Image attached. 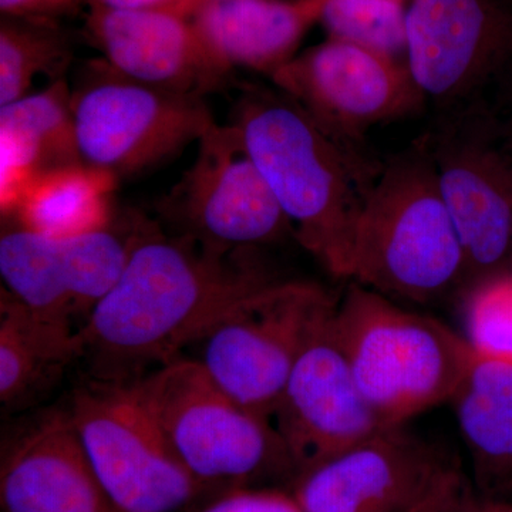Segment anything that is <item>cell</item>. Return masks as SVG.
I'll use <instances>...</instances> for the list:
<instances>
[{
  "instance_id": "1",
  "label": "cell",
  "mask_w": 512,
  "mask_h": 512,
  "mask_svg": "<svg viewBox=\"0 0 512 512\" xmlns=\"http://www.w3.org/2000/svg\"><path fill=\"white\" fill-rule=\"evenodd\" d=\"M254 251H224L184 235L133 239L119 281L79 329L84 355L106 370L177 359L239 302L278 279Z\"/></svg>"
},
{
  "instance_id": "2",
  "label": "cell",
  "mask_w": 512,
  "mask_h": 512,
  "mask_svg": "<svg viewBox=\"0 0 512 512\" xmlns=\"http://www.w3.org/2000/svg\"><path fill=\"white\" fill-rule=\"evenodd\" d=\"M232 124L293 237L330 275L346 281L353 227L377 175L276 87H244Z\"/></svg>"
},
{
  "instance_id": "3",
  "label": "cell",
  "mask_w": 512,
  "mask_h": 512,
  "mask_svg": "<svg viewBox=\"0 0 512 512\" xmlns=\"http://www.w3.org/2000/svg\"><path fill=\"white\" fill-rule=\"evenodd\" d=\"M466 274L433 150L420 144L393 158L367 190L350 239L346 281L427 303Z\"/></svg>"
},
{
  "instance_id": "4",
  "label": "cell",
  "mask_w": 512,
  "mask_h": 512,
  "mask_svg": "<svg viewBox=\"0 0 512 512\" xmlns=\"http://www.w3.org/2000/svg\"><path fill=\"white\" fill-rule=\"evenodd\" d=\"M335 329L360 392L384 426L451 402L474 357L464 336L349 282Z\"/></svg>"
},
{
  "instance_id": "5",
  "label": "cell",
  "mask_w": 512,
  "mask_h": 512,
  "mask_svg": "<svg viewBox=\"0 0 512 512\" xmlns=\"http://www.w3.org/2000/svg\"><path fill=\"white\" fill-rule=\"evenodd\" d=\"M133 386L175 456L204 490L238 488L293 468L272 421L232 399L192 357H177Z\"/></svg>"
},
{
  "instance_id": "6",
  "label": "cell",
  "mask_w": 512,
  "mask_h": 512,
  "mask_svg": "<svg viewBox=\"0 0 512 512\" xmlns=\"http://www.w3.org/2000/svg\"><path fill=\"white\" fill-rule=\"evenodd\" d=\"M339 296L308 281L275 279L251 293L192 348V357L239 404L271 420L296 360Z\"/></svg>"
},
{
  "instance_id": "7",
  "label": "cell",
  "mask_w": 512,
  "mask_h": 512,
  "mask_svg": "<svg viewBox=\"0 0 512 512\" xmlns=\"http://www.w3.org/2000/svg\"><path fill=\"white\" fill-rule=\"evenodd\" d=\"M90 76L73 93L77 148L82 163L117 180L167 163L217 123L201 94L136 82L104 60Z\"/></svg>"
},
{
  "instance_id": "8",
  "label": "cell",
  "mask_w": 512,
  "mask_h": 512,
  "mask_svg": "<svg viewBox=\"0 0 512 512\" xmlns=\"http://www.w3.org/2000/svg\"><path fill=\"white\" fill-rule=\"evenodd\" d=\"M69 413L117 512H177L204 490L175 456L133 384L80 390Z\"/></svg>"
},
{
  "instance_id": "9",
  "label": "cell",
  "mask_w": 512,
  "mask_h": 512,
  "mask_svg": "<svg viewBox=\"0 0 512 512\" xmlns=\"http://www.w3.org/2000/svg\"><path fill=\"white\" fill-rule=\"evenodd\" d=\"M269 79L353 153L370 128L414 113L426 97L406 63L333 39L293 56Z\"/></svg>"
},
{
  "instance_id": "10",
  "label": "cell",
  "mask_w": 512,
  "mask_h": 512,
  "mask_svg": "<svg viewBox=\"0 0 512 512\" xmlns=\"http://www.w3.org/2000/svg\"><path fill=\"white\" fill-rule=\"evenodd\" d=\"M163 207L184 237L224 251L256 249L293 235L234 124L215 123L202 136L194 163Z\"/></svg>"
},
{
  "instance_id": "11",
  "label": "cell",
  "mask_w": 512,
  "mask_h": 512,
  "mask_svg": "<svg viewBox=\"0 0 512 512\" xmlns=\"http://www.w3.org/2000/svg\"><path fill=\"white\" fill-rule=\"evenodd\" d=\"M335 311L306 343L271 416L301 474L387 427L357 386L336 333Z\"/></svg>"
},
{
  "instance_id": "12",
  "label": "cell",
  "mask_w": 512,
  "mask_h": 512,
  "mask_svg": "<svg viewBox=\"0 0 512 512\" xmlns=\"http://www.w3.org/2000/svg\"><path fill=\"white\" fill-rule=\"evenodd\" d=\"M128 252L110 229L53 238L16 227L0 238L2 288L37 315L72 323L114 288Z\"/></svg>"
},
{
  "instance_id": "13",
  "label": "cell",
  "mask_w": 512,
  "mask_h": 512,
  "mask_svg": "<svg viewBox=\"0 0 512 512\" xmlns=\"http://www.w3.org/2000/svg\"><path fill=\"white\" fill-rule=\"evenodd\" d=\"M407 67L424 96H467L512 55L505 0H410Z\"/></svg>"
},
{
  "instance_id": "14",
  "label": "cell",
  "mask_w": 512,
  "mask_h": 512,
  "mask_svg": "<svg viewBox=\"0 0 512 512\" xmlns=\"http://www.w3.org/2000/svg\"><path fill=\"white\" fill-rule=\"evenodd\" d=\"M447 466L404 426L386 427L302 473L293 495L303 512H406Z\"/></svg>"
},
{
  "instance_id": "15",
  "label": "cell",
  "mask_w": 512,
  "mask_h": 512,
  "mask_svg": "<svg viewBox=\"0 0 512 512\" xmlns=\"http://www.w3.org/2000/svg\"><path fill=\"white\" fill-rule=\"evenodd\" d=\"M86 30L104 62L136 82L205 96L228 79L184 13L90 8Z\"/></svg>"
},
{
  "instance_id": "16",
  "label": "cell",
  "mask_w": 512,
  "mask_h": 512,
  "mask_svg": "<svg viewBox=\"0 0 512 512\" xmlns=\"http://www.w3.org/2000/svg\"><path fill=\"white\" fill-rule=\"evenodd\" d=\"M431 150L467 274L495 271L512 251V167L461 131L447 134Z\"/></svg>"
},
{
  "instance_id": "17",
  "label": "cell",
  "mask_w": 512,
  "mask_h": 512,
  "mask_svg": "<svg viewBox=\"0 0 512 512\" xmlns=\"http://www.w3.org/2000/svg\"><path fill=\"white\" fill-rule=\"evenodd\" d=\"M3 512H117L94 474L70 413L32 427L6 454Z\"/></svg>"
},
{
  "instance_id": "18",
  "label": "cell",
  "mask_w": 512,
  "mask_h": 512,
  "mask_svg": "<svg viewBox=\"0 0 512 512\" xmlns=\"http://www.w3.org/2000/svg\"><path fill=\"white\" fill-rule=\"evenodd\" d=\"M328 0H201L191 20L222 69L271 76L288 63Z\"/></svg>"
},
{
  "instance_id": "19",
  "label": "cell",
  "mask_w": 512,
  "mask_h": 512,
  "mask_svg": "<svg viewBox=\"0 0 512 512\" xmlns=\"http://www.w3.org/2000/svg\"><path fill=\"white\" fill-rule=\"evenodd\" d=\"M82 163L76 143L73 93L63 80L0 107V207L15 210L39 175Z\"/></svg>"
},
{
  "instance_id": "20",
  "label": "cell",
  "mask_w": 512,
  "mask_h": 512,
  "mask_svg": "<svg viewBox=\"0 0 512 512\" xmlns=\"http://www.w3.org/2000/svg\"><path fill=\"white\" fill-rule=\"evenodd\" d=\"M84 355L72 323L37 315L2 288L0 293V400L16 404Z\"/></svg>"
},
{
  "instance_id": "21",
  "label": "cell",
  "mask_w": 512,
  "mask_h": 512,
  "mask_svg": "<svg viewBox=\"0 0 512 512\" xmlns=\"http://www.w3.org/2000/svg\"><path fill=\"white\" fill-rule=\"evenodd\" d=\"M451 402L481 480H512V362L474 353Z\"/></svg>"
},
{
  "instance_id": "22",
  "label": "cell",
  "mask_w": 512,
  "mask_h": 512,
  "mask_svg": "<svg viewBox=\"0 0 512 512\" xmlns=\"http://www.w3.org/2000/svg\"><path fill=\"white\" fill-rule=\"evenodd\" d=\"M117 178L84 163L36 177L20 195L12 217L18 227L53 238L109 229Z\"/></svg>"
},
{
  "instance_id": "23",
  "label": "cell",
  "mask_w": 512,
  "mask_h": 512,
  "mask_svg": "<svg viewBox=\"0 0 512 512\" xmlns=\"http://www.w3.org/2000/svg\"><path fill=\"white\" fill-rule=\"evenodd\" d=\"M72 56V43L57 20L2 16L0 107L29 94L40 74L60 76Z\"/></svg>"
},
{
  "instance_id": "24",
  "label": "cell",
  "mask_w": 512,
  "mask_h": 512,
  "mask_svg": "<svg viewBox=\"0 0 512 512\" xmlns=\"http://www.w3.org/2000/svg\"><path fill=\"white\" fill-rule=\"evenodd\" d=\"M406 15L407 6L389 0H328L319 22L329 39L406 63Z\"/></svg>"
},
{
  "instance_id": "25",
  "label": "cell",
  "mask_w": 512,
  "mask_h": 512,
  "mask_svg": "<svg viewBox=\"0 0 512 512\" xmlns=\"http://www.w3.org/2000/svg\"><path fill=\"white\" fill-rule=\"evenodd\" d=\"M464 329L474 353L512 362V271L485 276L471 289Z\"/></svg>"
},
{
  "instance_id": "26",
  "label": "cell",
  "mask_w": 512,
  "mask_h": 512,
  "mask_svg": "<svg viewBox=\"0 0 512 512\" xmlns=\"http://www.w3.org/2000/svg\"><path fill=\"white\" fill-rule=\"evenodd\" d=\"M200 512H303L295 495L272 490L234 488Z\"/></svg>"
},
{
  "instance_id": "27",
  "label": "cell",
  "mask_w": 512,
  "mask_h": 512,
  "mask_svg": "<svg viewBox=\"0 0 512 512\" xmlns=\"http://www.w3.org/2000/svg\"><path fill=\"white\" fill-rule=\"evenodd\" d=\"M470 500L458 470L447 466L406 512H467Z\"/></svg>"
},
{
  "instance_id": "28",
  "label": "cell",
  "mask_w": 512,
  "mask_h": 512,
  "mask_svg": "<svg viewBox=\"0 0 512 512\" xmlns=\"http://www.w3.org/2000/svg\"><path fill=\"white\" fill-rule=\"evenodd\" d=\"M83 0H0L2 16L59 19L76 12Z\"/></svg>"
},
{
  "instance_id": "29",
  "label": "cell",
  "mask_w": 512,
  "mask_h": 512,
  "mask_svg": "<svg viewBox=\"0 0 512 512\" xmlns=\"http://www.w3.org/2000/svg\"><path fill=\"white\" fill-rule=\"evenodd\" d=\"M90 8L174 10L191 16L200 0H83Z\"/></svg>"
},
{
  "instance_id": "30",
  "label": "cell",
  "mask_w": 512,
  "mask_h": 512,
  "mask_svg": "<svg viewBox=\"0 0 512 512\" xmlns=\"http://www.w3.org/2000/svg\"><path fill=\"white\" fill-rule=\"evenodd\" d=\"M467 512H512V508L498 504H487L484 505V507L474 508V505L470 503V505H468Z\"/></svg>"
},
{
  "instance_id": "31",
  "label": "cell",
  "mask_w": 512,
  "mask_h": 512,
  "mask_svg": "<svg viewBox=\"0 0 512 512\" xmlns=\"http://www.w3.org/2000/svg\"><path fill=\"white\" fill-rule=\"evenodd\" d=\"M389 2L400 3V5H409L410 0H389Z\"/></svg>"
},
{
  "instance_id": "32",
  "label": "cell",
  "mask_w": 512,
  "mask_h": 512,
  "mask_svg": "<svg viewBox=\"0 0 512 512\" xmlns=\"http://www.w3.org/2000/svg\"><path fill=\"white\" fill-rule=\"evenodd\" d=\"M200 2H201V0H200Z\"/></svg>"
}]
</instances>
